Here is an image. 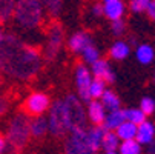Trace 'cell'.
<instances>
[{"label": "cell", "mask_w": 155, "mask_h": 154, "mask_svg": "<svg viewBox=\"0 0 155 154\" xmlns=\"http://www.w3.org/2000/svg\"><path fill=\"white\" fill-rule=\"evenodd\" d=\"M41 65L40 54L23 45L20 40L12 36H6L0 40V71L15 77V79H29L32 77Z\"/></svg>", "instance_id": "cell-1"}, {"label": "cell", "mask_w": 155, "mask_h": 154, "mask_svg": "<svg viewBox=\"0 0 155 154\" xmlns=\"http://www.w3.org/2000/svg\"><path fill=\"white\" fill-rule=\"evenodd\" d=\"M45 6L40 0H17L14 3V19L15 22L26 29H34L41 25Z\"/></svg>", "instance_id": "cell-2"}, {"label": "cell", "mask_w": 155, "mask_h": 154, "mask_svg": "<svg viewBox=\"0 0 155 154\" xmlns=\"http://www.w3.org/2000/svg\"><path fill=\"white\" fill-rule=\"evenodd\" d=\"M31 139V129H29V117L26 113H18L9 122L6 131V145L14 151L23 149Z\"/></svg>", "instance_id": "cell-3"}, {"label": "cell", "mask_w": 155, "mask_h": 154, "mask_svg": "<svg viewBox=\"0 0 155 154\" xmlns=\"http://www.w3.org/2000/svg\"><path fill=\"white\" fill-rule=\"evenodd\" d=\"M72 129V119H71V113L69 108L66 105L64 99L63 100H57L49 111V117H48V131L52 136L61 137L64 134H68Z\"/></svg>", "instance_id": "cell-4"}, {"label": "cell", "mask_w": 155, "mask_h": 154, "mask_svg": "<svg viewBox=\"0 0 155 154\" xmlns=\"http://www.w3.org/2000/svg\"><path fill=\"white\" fill-rule=\"evenodd\" d=\"M64 142V154H97L86 142V128L72 129Z\"/></svg>", "instance_id": "cell-5"}, {"label": "cell", "mask_w": 155, "mask_h": 154, "mask_svg": "<svg viewBox=\"0 0 155 154\" xmlns=\"http://www.w3.org/2000/svg\"><path fill=\"white\" fill-rule=\"evenodd\" d=\"M25 113L28 116H43V113H46L49 106H51V102H49V97L43 93H32L26 97L25 100Z\"/></svg>", "instance_id": "cell-6"}, {"label": "cell", "mask_w": 155, "mask_h": 154, "mask_svg": "<svg viewBox=\"0 0 155 154\" xmlns=\"http://www.w3.org/2000/svg\"><path fill=\"white\" fill-rule=\"evenodd\" d=\"M66 105L69 108V113H71V119H72V129H81L86 128V113L81 106V102L78 97L75 96H68L64 99ZM71 129V131H72ZM69 131V133H71Z\"/></svg>", "instance_id": "cell-7"}, {"label": "cell", "mask_w": 155, "mask_h": 154, "mask_svg": "<svg viewBox=\"0 0 155 154\" xmlns=\"http://www.w3.org/2000/svg\"><path fill=\"white\" fill-rule=\"evenodd\" d=\"M75 82H77V90L81 102H91L89 97V85L92 82L91 71L84 65H77L75 68Z\"/></svg>", "instance_id": "cell-8"}, {"label": "cell", "mask_w": 155, "mask_h": 154, "mask_svg": "<svg viewBox=\"0 0 155 154\" xmlns=\"http://www.w3.org/2000/svg\"><path fill=\"white\" fill-rule=\"evenodd\" d=\"M61 40H63V33L60 29L58 25H54L49 31L48 36V43H46V48H45V56L51 60L55 57V54L58 53L60 46H61Z\"/></svg>", "instance_id": "cell-9"}, {"label": "cell", "mask_w": 155, "mask_h": 154, "mask_svg": "<svg viewBox=\"0 0 155 154\" xmlns=\"http://www.w3.org/2000/svg\"><path fill=\"white\" fill-rule=\"evenodd\" d=\"M92 65V74L95 76V79H101L104 80L106 83H112L115 80V76L112 73V70H110L109 63L106 60H101V59H97Z\"/></svg>", "instance_id": "cell-10"}, {"label": "cell", "mask_w": 155, "mask_h": 154, "mask_svg": "<svg viewBox=\"0 0 155 154\" xmlns=\"http://www.w3.org/2000/svg\"><path fill=\"white\" fill-rule=\"evenodd\" d=\"M135 140L140 145H149L152 140H155V126H153V123L144 120L140 125H137Z\"/></svg>", "instance_id": "cell-11"}, {"label": "cell", "mask_w": 155, "mask_h": 154, "mask_svg": "<svg viewBox=\"0 0 155 154\" xmlns=\"http://www.w3.org/2000/svg\"><path fill=\"white\" fill-rule=\"evenodd\" d=\"M106 116V109L101 105V102L98 100H92L87 102V111H86V117L89 119L94 125H101Z\"/></svg>", "instance_id": "cell-12"}, {"label": "cell", "mask_w": 155, "mask_h": 154, "mask_svg": "<svg viewBox=\"0 0 155 154\" xmlns=\"http://www.w3.org/2000/svg\"><path fill=\"white\" fill-rule=\"evenodd\" d=\"M106 133V128L103 125H94L91 126L89 129H86V142L92 149L98 151L100 146H101V140H103V136Z\"/></svg>", "instance_id": "cell-13"}, {"label": "cell", "mask_w": 155, "mask_h": 154, "mask_svg": "<svg viewBox=\"0 0 155 154\" xmlns=\"http://www.w3.org/2000/svg\"><path fill=\"white\" fill-rule=\"evenodd\" d=\"M126 120V116H124V109L121 108H117V109H112V111H109L106 113L104 116V120H103V126L106 129H110V131H114L120 123H123Z\"/></svg>", "instance_id": "cell-14"}, {"label": "cell", "mask_w": 155, "mask_h": 154, "mask_svg": "<svg viewBox=\"0 0 155 154\" xmlns=\"http://www.w3.org/2000/svg\"><path fill=\"white\" fill-rule=\"evenodd\" d=\"M103 14L112 22L121 19L123 14H124L123 2L121 0H110V2H106V5H103Z\"/></svg>", "instance_id": "cell-15"}, {"label": "cell", "mask_w": 155, "mask_h": 154, "mask_svg": "<svg viewBox=\"0 0 155 154\" xmlns=\"http://www.w3.org/2000/svg\"><path fill=\"white\" fill-rule=\"evenodd\" d=\"M29 129L32 137H43L48 133V119H45L43 116H34V119H29Z\"/></svg>", "instance_id": "cell-16"}, {"label": "cell", "mask_w": 155, "mask_h": 154, "mask_svg": "<svg viewBox=\"0 0 155 154\" xmlns=\"http://www.w3.org/2000/svg\"><path fill=\"white\" fill-rule=\"evenodd\" d=\"M87 43H91V37L87 33H75L71 39H69V50L75 54H80L83 51V48L87 45Z\"/></svg>", "instance_id": "cell-17"}, {"label": "cell", "mask_w": 155, "mask_h": 154, "mask_svg": "<svg viewBox=\"0 0 155 154\" xmlns=\"http://www.w3.org/2000/svg\"><path fill=\"white\" fill-rule=\"evenodd\" d=\"M114 131H115V134L118 136L120 140L135 139V136H137V125L132 123V122H129V120H124V122L120 123Z\"/></svg>", "instance_id": "cell-18"}, {"label": "cell", "mask_w": 155, "mask_h": 154, "mask_svg": "<svg viewBox=\"0 0 155 154\" xmlns=\"http://www.w3.org/2000/svg\"><path fill=\"white\" fill-rule=\"evenodd\" d=\"M118 145H120V139L115 134V131L106 129V133L103 136V140H101L100 149H103V151H117Z\"/></svg>", "instance_id": "cell-19"}, {"label": "cell", "mask_w": 155, "mask_h": 154, "mask_svg": "<svg viewBox=\"0 0 155 154\" xmlns=\"http://www.w3.org/2000/svg\"><path fill=\"white\" fill-rule=\"evenodd\" d=\"M100 99H101V105L104 106L106 111H112V109L120 108V99H118V96H117L115 93H112V91H106V90H104V93L101 94Z\"/></svg>", "instance_id": "cell-20"}, {"label": "cell", "mask_w": 155, "mask_h": 154, "mask_svg": "<svg viewBox=\"0 0 155 154\" xmlns=\"http://www.w3.org/2000/svg\"><path fill=\"white\" fill-rule=\"evenodd\" d=\"M129 53H130V48H129V45L127 43H124V42H115L112 46H110V57L112 59H115V60H123V59H126L127 56H129Z\"/></svg>", "instance_id": "cell-21"}, {"label": "cell", "mask_w": 155, "mask_h": 154, "mask_svg": "<svg viewBox=\"0 0 155 154\" xmlns=\"http://www.w3.org/2000/svg\"><path fill=\"white\" fill-rule=\"evenodd\" d=\"M155 59V53L152 50V46L149 45H140L137 48V60L141 63V65H149L152 63Z\"/></svg>", "instance_id": "cell-22"}, {"label": "cell", "mask_w": 155, "mask_h": 154, "mask_svg": "<svg viewBox=\"0 0 155 154\" xmlns=\"http://www.w3.org/2000/svg\"><path fill=\"white\" fill-rule=\"evenodd\" d=\"M141 152V145L135 139L123 140L118 145V154H140Z\"/></svg>", "instance_id": "cell-23"}, {"label": "cell", "mask_w": 155, "mask_h": 154, "mask_svg": "<svg viewBox=\"0 0 155 154\" xmlns=\"http://www.w3.org/2000/svg\"><path fill=\"white\" fill-rule=\"evenodd\" d=\"M80 54L83 56L84 62H87V63H94L97 59H100V53H98L97 46L94 45L92 42H91V43H87V45L83 48V51H81Z\"/></svg>", "instance_id": "cell-24"}, {"label": "cell", "mask_w": 155, "mask_h": 154, "mask_svg": "<svg viewBox=\"0 0 155 154\" xmlns=\"http://www.w3.org/2000/svg\"><path fill=\"white\" fill-rule=\"evenodd\" d=\"M106 82L104 80H101V79H94L92 82H91V85H89V97L91 99H100L101 97V94L104 93V90H106Z\"/></svg>", "instance_id": "cell-25"}, {"label": "cell", "mask_w": 155, "mask_h": 154, "mask_svg": "<svg viewBox=\"0 0 155 154\" xmlns=\"http://www.w3.org/2000/svg\"><path fill=\"white\" fill-rule=\"evenodd\" d=\"M124 116H126V120L135 123V125H140L141 122L146 120V114L141 111L140 108H132V109H124Z\"/></svg>", "instance_id": "cell-26"}, {"label": "cell", "mask_w": 155, "mask_h": 154, "mask_svg": "<svg viewBox=\"0 0 155 154\" xmlns=\"http://www.w3.org/2000/svg\"><path fill=\"white\" fill-rule=\"evenodd\" d=\"M14 3L15 0H0V23L9 19L14 9Z\"/></svg>", "instance_id": "cell-27"}, {"label": "cell", "mask_w": 155, "mask_h": 154, "mask_svg": "<svg viewBox=\"0 0 155 154\" xmlns=\"http://www.w3.org/2000/svg\"><path fill=\"white\" fill-rule=\"evenodd\" d=\"M40 2L52 15L58 14L60 9H61V0H40Z\"/></svg>", "instance_id": "cell-28"}, {"label": "cell", "mask_w": 155, "mask_h": 154, "mask_svg": "<svg viewBox=\"0 0 155 154\" xmlns=\"http://www.w3.org/2000/svg\"><path fill=\"white\" fill-rule=\"evenodd\" d=\"M140 109H141L146 116L152 114V113L155 111V100L150 99V97H144V99L141 100V103H140Z\"/></svg>", "instance_id": "cell-29"}, {"label": "cell", "mask_w": 155, "mask_h": 154, "mask_svg": "<svg viewBox=\"0 0 155 154\" xmlns=\"http://www.w3.org/2000/svg\"><path fill=\"white\" fill-rule=\"evenodd\" d=\"M150 3V0H130V9L134 12H144Z\"/></svg>", "instance_id": "cell-30"}, {"label": "cell", "mask_w": 155, "mask_h": 154, "mask_svg": "<svg viewBox=\"0 0 155 154\" xmlns=\"http://www.w3.org/2000/svg\"><path fill=\"white\" fill-rule=\"evenodd\" d=\"M112 33L115 36H121L124 33V22L121 19L118 20H114V23H112Z\"/></svg>", "instance_id": "cell-31"}, {"label": "cell", "mask_w": 155, "mask_h": 154, "mask_svg": "<svg viewBox=\"0 0 155 154\" xmlns=\"http://www.w3.org/2000/svg\"><path fill=\"white\" fill-rule=\"evenodd\" d=\"M146 12L149 14V17H150L152 20H155V0H150V3H149Z\"/></svg>", "instance_id": "cell-32"}, {"label": "cell", "mask_w": 155, "mask_h": 154, "mask_svg": "<svg viewBox=\"0 0 155 154\" xmlns=\"http://www.w3.org/2000/svg\"><path fill=\"white\" fill-rule=\"evenodd\" d=\"M6 109H8V102L3 97H0V116H3L6 113Z\"/></svg>", "instance_id": "cell-33"}, {"label": "cell", "mask_w": 155, "mask_h": 154, "mask_svg": "<svg viewBox=\"0 0 155 154\" xmlns=\"http://www.w3.org/2000/svg\"><path fill=\"white\" fill-rule=\"evenodd\" d=\"M92 12H94V15H97V17L103 15V5H94Z\"/></svg>", "instance_id": "cell-34"}, {"label": "cell", "mask_w": 155, "mask_h": 154, "mask_svg": "<svg viewBox=\"0 0 155 154\" xmlns=\"http://www.w3.org/2000/svg\"><path fill=\"white\" fill-rule=\"evenodd\" d=\"M5 148H6V140H5V137L2 134H0V154H3Z\"/></svg>", "instance_id": "cell-35"}, {"label": "cell", "mask_w": 155, "mask_h": 154, "mask_svg": "<svg viewBox=\"0 0 155 154\" xmlns=\"http://www.w3.org/2000/svg\"><path fill=\"white\" fill-rule=\"evenodd\" d=\"M149 145H150V146H149V151H147V152H149V154H155V142L152 140Z\"/></svg>", "instance_id": "cell-36"}, {"label": "cell", "mask_w": 155, "mask_h": 154, "mask_svg": "<svg viewBox=\"0 0 155 154\" xmlns=\"http://www.w3.org/2000/svg\"><path fill=\"white\" fill-rule=\"evenodd\" d=\"M103 154H118V152L117 151H104Z\"/></svg>", "instance_id": "cell-37"}, {"label": "cell", "mask_w": 155, "mask_h": 154, "mask_svg": "<svg viewBox=\"0 0 155 154\" xmlns=\"http://www.w3.org/2000/svg\"><path fill=\"white\" fill-rule=\"evenodd\" d=\"M3 39V34H2V31H0V40H2Z\"/></svg>", "instance_id": "cell-38"}, {"label": "cell", "mask_w": 155, "mask_h": 154, "mask_svg": "<svg viewBox=\"0 0 155 154\" xmlns=\"http://www.w3.org/2000/svg\"><path fill=\"white\" fill-rule=\"evenodd\" d=\"M153 83H155V74H153Z\"/></svg>", "instance_id": "cell-39"}, {"label": "cell", "mask_w": 155, "mask_h": 154, "mask_svg": "<svg viewBox=\"0 0 155 154\" xmlns=\"http://www.w3.org/2000/svg\"><path fill=\"white\" fill-rule=\"evenodd\" d=\"M106 2H110V0H104V3H106Z\"/></svg>", "instance_id": "cell-40"}, {"label": "cell", "mask_w": 155, "mask_h": 154, "mask_svg": "<svg viewBox=\"0 0 155 154\" xmlns=\"http://www.w3.org/2000/svg\"><path fill=\"white\" fill-rule=\"evenodd\" d=\"M0 83H2V79H0Z\"/></svg>", "instance_id": "cell-41"}]
</instances>
